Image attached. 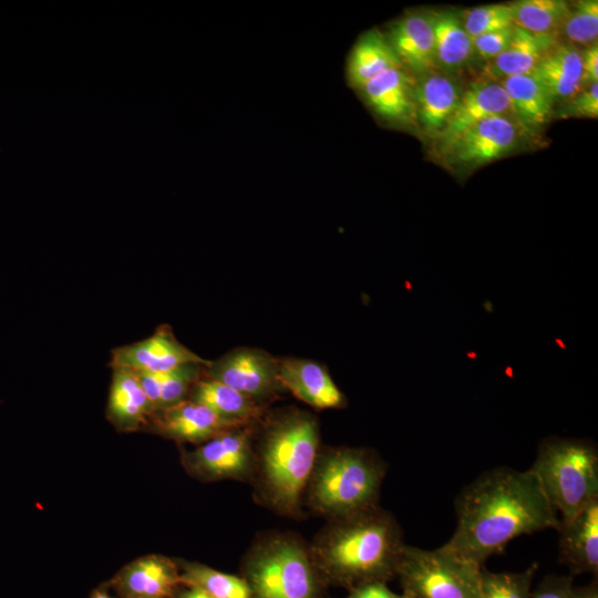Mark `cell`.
Returning a JSON list of instances; mask_svg holds the SVG:
<instances>
[{
    "label": "cell",
    "instance_id": "2",
    "mask_svg": "<svg viewBox=\"0 0 598 598\" xmlns=\"http://www.w3.org/2000/svg\"><path fill=\"white\" fill-rule=\"evenodd\" d=\"M404 546L400 524L378 504L328 520L309 549L327 586L350 590L393 579Z\"/></svg>",
    "mask_w": 598,
    "mask_h": 598
},
{
    "label": "cell",
    "instance_id": "27",
    "mask_svg": "<svg viewBox=\"0 0 598 598\" xmlns=\"http://www.w3.org/2000/svg\"><path fill=\"white\" fill-rule=\"evenodd\" d=\"M427 18L433 29L439 66L455 69L467 62L474 51L473 41L461 19L452 11L432 12Z\"/></svg>",
    "mask_w": 598,
    "mask_h": 598
},
{
    "label": "cell",
    "instance_id": "21",
    "mask_svg": "<svg viewBox=\"0 0 598 598\" xmlns=\"http://www.w3.org/2000/svg\"><path fill=\"white\" fill-rule=\"evenodd\" d=\"M532 74L554 102L568 101L584 87L580 50L571 43H556Z\"/></svg>",
    "mask_w": 598,
    "mask_h": 598
},
{
    "label": "cell",
    "instance_id": "41",
    "mask_svg": "<svg viewBox=\"0 0 598 598\" xmlns=\"http://www.w3.org/2000/svg\"><path fill=\"white\" fill-rule=\"evenodd\" d=\"M402 595H403V594H402ZM402 598H410V597H408V596L403 595V597H402Z\"/></svg>",
    "mask_w": 598,
    "mask_h": 598
},
{
    "label": "cell",
    "instance_id": "4",
    "mask_svg": "<svg viewBox=\"0 0 598 598\" xmlns=\"http://www.w3.org/2000/svg\"><path fill=\"white\" fill-rule=\"evenodd\" d=\"M388 466L368 447L338 446L319 451L303 504L328 520L379 504Z\"/></svg>",
    "mask_w": 598,
    "mask_h": 598
},
{
    "label": "cell",
    "instance_id": "6",
    "mask_svg": "<svg viewBox=\"0 0 598 598\" xmlns=\"http://www.w3.org/2000/svg\"><path fill=\"white\" fill-rule=\"evenodd\" d=\"M529 468L561 519L598 499V448L590 440L548 436Z\"/></svg>",
    "mask_w": 598,
    "mask_h": 598
},
{
    "label": "cell",
    "instance_id": "9",
    "mask_svg": "<svg viewBox=\"0 0 598 598\" xmlns=\"http://www.w3.org/2000/svg\"><path fill=\"white\" fill-rule=\"evenodd\" d=\"M278 360L255 348H238L204 367V375L262 403L285 391L278 379Z\"/></svg>",
    "mask_w": 598,
    "mask_h": 598
},
{
    "label": "cell",
    "instance_id": "5",
    "mask_svg": "<svg viewBox=\"0 0 598 598\" xmlns=\"http://www.w3.org/2000/svg\"><path fill=\"white\" fill-rule=\"evenodd\" d=\"M240 571L250 598H324L327 584L309 545L288 533L257 538L244 556Z\"/></svg>",
    "mask_w": 598,
    "mask_h": 598
},
{
    "label": "cell",
    "instance_id": "37",
    "mask_svg": "<svg viewBox=\"0 0 598 598\" xmlns=\"http://www.w3.org/2000/svg\"><path fill=\"white\" fill-rule=\"evenodd\" d=\"M582 81L585 84L597 82L598 80V47L597 43L580 51Z\"/></svg>",
    "mask_w": 598,
    "mask_h": 598
},
{
    "label": "cell",
    "instance_id": "8",
    "mask_svg": "<svg viewBox=\"0 0 598 598\" xmlns=\"http://www.w3.org/2000/svg\"><path fill=\"white\" fill-rule=\"evenodd\" d=\"M257 424L227 430L194 450H183L181 461L185 471L203 482L251 481Z\"/></svg>",
    "mask_w": 598,
    "mask_h": 598
},
{
    "label": "cell",
    "instance_id": "33",
    "mask_svg": "<svg viewBox=\"0 0 598 598\" xmlns=\"http://www.w3.org/2000/svg\"><path fill=\"white\" fill-rule=\"evenodd\" d=\"M560 116H576L597 118L598 116V82L590 83L585 90L582 89L577 95L568 100L565 106L560 110Z\"/></svg>",
    "mask_w": 598,
    "mask_h": 598
},
{
    "label": "cell",
    "instance_id": "10",
    "mask_svg": "<svg viewBox=\"0 0 598 598\" xmlns=\"http://www.w3.org/2000/svg\"><path fill=\"white\" fill-rule=\"evenodd\" d=\"M187 363L208 365L209 360L181 343L168 324H161L148 338L113 349L109 365L111 369L165 372Z\"/></svg>",
    "mask_w": 598,
    "mask_h": 598
},
{
    "label": "cell",
    "instance_id": "15",
    "mask_svg": "<svg viewBox=\"0 0 598 598\" xmlns=\"http://www.w3.org/2000/svg\"><path fill=\"white\" fill-rule=\"evenodd\" d=\"M278 379L285 390L290 391L306 404L319 409H341L347 399L322 364L298 358L278 360Z\"/></svg>",
    "mask_w": 598,
    "mask_h": 598
},
{
    "label": "cell",
    "instance_id": "30",
    "mask_svg": "<svg viewBox=\"0 0 598 598\" xmlns=\"http://www.w3.org/2000/svg\"><path fill=\"white\" fill-rule=\"evenodd\" d=\"M538 565L519 573L481 570L480 598H530L532 582Z\"/></svg>",
    "mask_w": 598,
    "mask_h": 598
},
{
    "label": "cell",
    "instance_id": "35",
    "mask_svg": "<svg viewBox=\"0 0 598 598\" xmlns=\"http://www.w3.org/2000/svg\"><path fill=\"white\" fill-rule=\"evenodd\" d=\"M573 576L547 575L530 598H576Z\"/></svg>",
    "mask_w": 598,
    "mask_h": 598
},
{
    "label": "cell",
    "instance_id": "19",
    "mask_svg": "<svg viewBox=\"0 0 598 598\" xmlns=\"http://www.w3.org/2000/svg\"><path fill=\"white\" fill-rule=\"evenodd\" d=\"M360 90L371 109L384 120L408 123L416 116L414 84L402 68L378 74Z\"/></svg>",
    "mask_w": 598,
    "mask_h": 598
},
{
    "label": "cell",
    "instance_id": "26",
    "mask_svg": "<svg viewBox=\"0 0 598 598\" xmlns=\"http://www.w3.org/2000/svg\"><path fill=\"white\" fill-rule=\"evenodd\" d=\"M506 91L512 110L528 128H538L549 121L554 101L530 73L498 81Z\"/></svg>",
    "mask_w": 598,
    "mask_h": 598
},
{
    "label": "cell",
    "instance_id": "24",
    "mask_svg": "<svg viewBox=\"0 0 598 598\" xmlns=\"http://www.w3.org/2000/svg\"><path fill=\"white\" fill-rule=\"evenodd\" d=\"M402 64L388 38L377 30L363 33L353 45L347 64L349 83L361 89L369 80Z\"/></svg>",
    "mask_w": 598,
    "mask_h": 598
},
{
    "label": "cell",
    "instance_id": "11",
    "mask_svg": "<svg viewBox=\"0 0 598 598\" xmlns=\"http://www.w3.org/2000/svg\"><path fill=\"white\" fill-rule=\"evenodd\" d=\"M518 130L507 115L484 118L463 131L443 151L456 164L478 166L512 151Z\"/></svg>",
    "mask_w": 598,
    "mask_h": 598
},
{
    "label": "cell",
    "instance_id": "23",
    "mask_svg": "<svg viewBox=\"0 0 598 598\" xmlns=\"http://www.w3.org/2000/svg\"><path fill=\"white\" fill-rule=\"evenodd\" d=\"M556 43L557 37L534 34L515 25L507 48L486 65L487 78L499 81L530 74Z\"/></svg>",
    "mask_w": 598,
    "mask_h": 598
},
{
    "label": "cell",
    "instance_id": "12",
    "mask_svg": "<svg viewBox=\"0 0 598 598\" xmlns=\"http://www.w3.org/2000/svg\"><path fill=\"white\" fill-rule=\"evenodd\" d=\"M239 426L245 425L227 421L207 406L186 399L155 411L147 429L165 439L199 445L227 430Z\"/></svg>",
    "mask_w": 598,
    "mask_h": 598
},
{
    "label": "cell",
    "instance_id": "32",
    "mask_svg": "<svg viewBox=\"0 0 598 598\" xmlns=\"http://www.w3.org/2000/svg\"><path fill=\"white\" fill-rule=\"evenodd\" d=\"M463 27L473 39L481 34L514 25L511 4H487L467 10Z\"/></svg>",
    "mask_w": 598,
    "mask_h": 598
},
{
    "label": "cell",
    "instance_id": "40",
    "mask_svg": "<svg viewBox=\"0 0 598 598\" xmlns=\"http://www.w3.org/2000/svg\"><path fill=\"white\" fill-rule=\"evenodd\" d=\"M91 598H113L104 589L94 590L91 595Z\"/></svg>",
    "mask_w": 598,
    "mask_h": 598
},
{
    "label": "cell",
    "instance_id": "13",
    "mask_svg": "<svg viewBox=\"0 0 598 598\" xmlns=\"http://www.w3.org/2000/svg\"><path fill=\"white\" fill-rule=\"evenodd\" d=\"M111 584L121 598H175L182 585L178 563L157 554L134 559Z\"/></svg>",
    "mask_w": 598,
    "mask_h": 598
},
{
    "label": "cell",
    "instance_id": "14",
    "mask_svg": "<svg viewBox=\"0 0 598 598\" xmlns=\"http://www.w3.org/2000/svg\"><path fill=\"white\" fill-rule=\"evenodd\" d=\"M559 563L570 576L589 573L598 578V499L592 501L568 519L559 518Z\"/></svg>",
    "mask_w": 598,
    "mask_h": 598
},
{
    "label": "cell",
    "instance_id": "25",
    "mask_svg": "<svg viewBox=\"0 0 598 598\" xmlns=\"http://www.w3.org/2000/svg\"><path fill=\"white\" fill-rule=\"evenodd\" d=\"M204 367L187 363L165 372L135 373L155 411H158L186 400L195 382L203 377Z\"/></svg>",
    "mask_w": 598,
    "mask_h": 598
},
{
    "label": "cell",
    "instance_id": "36",
    "mask_svg": "<svg viewBox=\"0 0 598 598\" xmlns=\"http://www.w3.org/2000/svg\"><path fill=\"white\" fill-rule=\"evenodd\" d=\"M346 598H402V594L392 591L386 582L372 581L348 590Z\"/></svg>",
    "mask_w": 598,
    "mask_h": 598
},
{
    "label": "cell",
    "instance_id": "31",
    "mask_svg": "<svg viewBox=\"0 0 598 598\" xmlns=\"http://www.w3.org/2000/svg\"><path fill=\"white\" fill-rule=\"evenodd\" d=\"M560 32L570 42L586 48L597 43L598 1L581 0L570 7Z\"/></svg>",
    "mask_w": 598,
    "mask_h": 598
},
{
    "label": "cell",
    "instance_id": "7",
    "mask_svg": "<svg viewBox=\"0 0 598 598\" xmlns=\"http://www.w3.org/2000/svg\"><path fill=\"white\" fill-rule=\"evenodd\" d=\"M483 567L446 544L434 549L405 545L395 577L410 598H480Z\"/></svg>",
    "mask_w": 598,
    "mask_h": 598
},
{
    "label": "cell",
    "instance_id": "17",
    "mask_svg": "<svg viewBox=\"0 0 598 598\" xmlns=\"http://www.w3.org/2000/svg\"><path fill=\"white\" fill-rule=\"evenodd\" d=\"M155 409L142 389L135 371L113 368L106 417L118 432L147 429Z\"/></svg>",
    "mask_w": 598,
    "mask_h": 598
},
{
    "label": "cell",
    "instance_id": "18",
    "mask_svg": "<svg viewBox=\"0 0 598 598\" xmlns=\"http://www.w3.org/2000/svg\"><path fill=\"white\" fill-rule=\"evenodd\" d=\"M402 66L425 75L437 69L433 29L427 14H408L390 29L386 37Z\"/></svg>",
    "mask_w": 598,
    "mask_h": 598
},
{
    "label": "cell",
    "instance_id": "20",
    "mask_svg": "<svg viewBox=\"0 0 598 598\" xmlns=\"http://www.w3.org/2000/svg\"><path fill=\"white\" fill-rule=\"evenodd\" d=\"M413 93L419 122L426 133L437 136L458 105L462 93L456 82L432 72L414 84Z\"/></svg>",
    "mask_w": 598,
    "mask_h": 598
},
{
    "label": "cell",
    "instance_id": "38",
    "mask_svg": "<svg viewBox=\"0 0 598 598\" xmlns=\"http://www.w3.org/2000/svg\"><path fill=\"white\" fill-rule=\"evenodd\" d=\"M576 598H598V579L595 578L588 585L575 587Z\"/></svg>",
    "mask_w": 598,
    "mask_h": 598
},
{
    "label": "cell",
    "instance_id": "29",
    "mask_svg": "<svg viewBox=\"0 0 598 598\" xmlns=\"http://www.w3.org/2000/svg\"><path fill=\"white\" fill-rule=\"evenodd\" d=\"M179 577L184 586L197 587L216 598H250L246 581L195 561H179Z\"/></svg>",
    "mask_w": 598,
    "mask_h": 598
},
{
    "label": "cell",
    "instance_id": "39",
    "mask_svg": "<svg viewBox=\"0 0 598 598\" xmlns=\"http://www.w3.org/2000/svg\"><path fill=\"white\" fill-rule=\"evenodd\" d=\"M175 598H216L208 592L197 588L185 586L183 589H178Z\"/></svg>",
    "mask_w": 598,
    "mask_h": 598
},
{
    "label": "cell",
    "instance_id": "22",
    "mask_svg": "<svg viewBox=\"0 0 598 598\" xmlns=\"http://www.w3.org/2000/svg\"><path fill=\"white\" fill-rule=\"evenodd\" d=\"M187 399L239 425L257 424L265 414V404L204 374L195 382Z\"/></svg>",
    "mask_w": 598,
    "mask_h": 598
},
{
    "label": "cell",
    "instance_id": "28",
    "mask_svg": "<svg viewBox=\"0 0 598 598\" xmlns=\"http://www.w3.org/2000/svg\"><path fill=\"white\" fill-rule=\"evenodd\" d=\"M514 25L540 35L557 37L569 13L563 0H520L511 3Z\"/></svg>",
    "mask_w": 598,
    "mask_h": 598
},
{
    "label": "cell",
    "instance_id": "34",
    "mask_svg": "<svg viewBox=\"0 0 598 598\" xmlns=\"http://www.w3.org/2000/svg\"><path fill=\"white\" fill-rule=\"evenodd\" d=\"M514 27L515 25H512L473 38L474 51H476L484 60H494L509 44L514 34Z\"/></svg>",
    "mask_w": 598,
    "mask_h": 598
},
{
    "label": "cell",
    "instance_id": "16",
    "mask_svg": "<svg viewBox=\"0 0 598 598\" xmlns=\"http://www.w3.org/2000/svg\"><path fill=\"white\" fill-rule=\"evenodd\" d=\"M512 110L504 87L488 78L473 82L462 94L458 105L443 131L436 136L444 150L463 131L492 116L506 115Z\"/></svg>",
    "mask_w": 598,
    "mask_h": 598
},
{
    "label": "cell",
    "instance_id": "1",
    "mask_svg": "<svg viewBox=\"0 0 598 598\" xmlns=\"http://www.w3.org/2000/svg\"><path fill=\"white\" fill-rule=\"evenodd\" d=\"M455 512L456 528L446 545L482 567L516 537L555 529L559 523L530 468L483 472L458 493Z\"/></svg>",
    "mask_w": 598,
    "mask_h": 598
},
{
    "label": "cell",
    "instance_id": "3",
    "mask_svg": "<svg viewBox=\"0 0 598 598\" xmlns=\"http://www.w3.org/2000/svg\"><path fill=\"white\" fill-rule=\"evenodd\" d=\"M320 451L317 419L290 409L270 416L255 447L252 482L257 498L274 512L298 517Z\"/></svg>",
    "mask_w": 598,
    "mask_h": 598
}]
</instances>
